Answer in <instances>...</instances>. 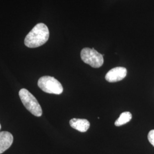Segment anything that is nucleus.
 Segmentation results:
<instances>
[{"label": "nucleus", "mask_w": 154, "mask_h": 154, "mask_svg": "<svg viewBox=\"0 0 154 154\" xmlns=\"http://www.w3.org/2000/svg\"><path fill=\"white\" fill-rule=\"evenodd\" d=\"M49 38V30L43 23L36 25L25 38V46L30 48H38L45 44Z\"/></svg>", "instance_id": "f257e3e1"}, {"label": "nucleus", "mask_w": 154, "mask_h": 154, "mask_svg": "<svg viewBox=\"0 0 154 154\" xmlns=\"http://www.w3.org/2000/svg\"><path fill=\"white\" fill-rule=\"evenodd\" d=\"M19 97L25 108L33 115L36 116H42V110L38 102L27 89H21L19 91Z\"/></svg>", "instance_id": "f03ea898"}, {"label": "nucleus", "mask_w": 154, "mask_h": 154, "mask_svg": "<svg viewBox=\"0 0 154 154\" xmlns=\"http://www.w3.org/2000/svg\"><path fill=\"white\" fill-rule=\"evenodd\" d=\"M38 86L43 91L47 93L60 95L63 91L61 83L55 78L50 76L41 77L38 81Z\"/></svg>", "instance_id": "7ed1b4c3"}, {"label": "nucleus", "mask_w": 154, "mask_h": 154, "mask_svg": "<svg viewBox=\"0 0 154 154\" xmlns=\"http://www.w3.org/2000/svg\"><path fill=\"white\" fill-rule=\"evenodd\" d=\"M81 59L85 63H87L93 68H99L103 65V56L97 50L88 48L83 49L81 52Z\"/></svg>", "instance_id": "20e7f679"}, {"label": "nucleus", "mask_w": 154, "mask_h": 154, "mask_svg": "<svg viewBox=\"0 0 154 154\" xmlns=\"http://www.w3.org/2000/svg\"><path fill=\"white\" fill-rule=\"evenodd\" d=\"M127 73V71L125 67H116L108 72L105 78L109 82H116L123 80L126 76Z\"/></svg>", "instance_id": "39448f33"}, {"label": "nucleus", "mask_w": 154, "mask_h": 154, "mask_svg": "<svg viewBox=\"0 0 154 154\" xmlns=\"http://www.w3.org/2000/svg\"><path fill=\"white\" fill-rule=\"evenodd\" d=\"M13 142V137L11 133L7 131L0 132V154L9 149Z\"/></svg>", "instance_id": "423d86ee"}, {"label": "nucleus", "mask_w": 154, "mask_h": 154, "mask_svg": "<svg viewBox=\"0 0 154 154\" xmlns=\"http://www.w3.org/2000/svg\"><path fill=\"white\" fill-rule=\"evenodd\" d=\"M70 125L75 130L81 132H86L90 126V122L85 119L73 118L70 121Z\"/></svg>", "instance_id": "0eeeda50"}, {"label": "nucleus", "mask_w": 154, "mask_h": 154, "mask_svg": "<svg viewBox=\"0 0 154 154\" xmlns=\"http://www.w3.org/2000/svg\"><path fill=\"white\" fill-rule=\"evenodd\" d=\"M132 119V114L131 112L126 111L122 113L119 118L115 122L116 126H121L123 125H125L128 122L130 121Z\"/></svg>", "instance_id": "6e6552de"}, {"label": "nucleus", "mask_w": 154, "mask_h": 154, "mask_svg": "<svg viewBox=\"0 0 154 154\" xmlns=\"http://www.w3.org/2000/svg\"><path fill=\"white\" fill-rule=\"evenodd\" d=\"M148 139L149 143L154 146V130H152L148 134Z\"/></svg>", "instance_id": "1a4fd4ad"}, {"label": "nucleus", "mask_w": 154, "mask_h": 154, "mask_svg": "<svg viewBox=\"0 0 154 154\" xmlns=\"http://www.w3.org/2000/svg\"><path fill=\"white\" fill-rule=\"evenodd\" d=\"M1 124H0V130H1Z\"/></svg>", "instance_id": "9d476101"}]
</instances>
